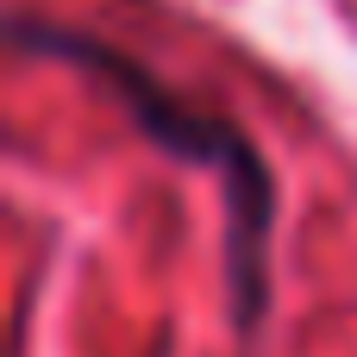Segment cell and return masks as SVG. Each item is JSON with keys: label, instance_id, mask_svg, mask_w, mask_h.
<instances>
[{"label": "cell", "instance_id": "obj_1", "mask_svg": "<svg viewBox=\"0 0 357 357\" xmlns=\"http://www.w3.org/2000/svg\"><path fill=\"white\" fill-rule=\"evenodd\" d=\"M6 38L25 56H50V63H69V69L94 75L157 157L220 182L226 314H232V339L257 345V333L270 320V295H276V213H282L276 163L264 157V144L238 119H226L220 107H195L157 69H144L138 56H126L119 44H107L82 25H63V19H44V13H13Z\"/></svg>", "mask_w": 357, "mask_h": 357}]
</instances>
